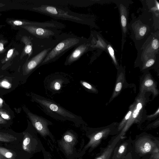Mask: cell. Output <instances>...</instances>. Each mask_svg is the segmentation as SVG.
Wrapping results in <instances>:
<instances>
[{"instance_id": "6da1fadb", "label": "cell", "mask_w": 159, "mask_h": 159, "mask_svg": "<svg viewBox=\"0 0 159 159\" xmlns=\"http://www.w3.org/2000/svg\"><path fill=\"white\" fill-rule=\"evenodd\" d=\"M32 99L45 114L55 119L70 121L75 124L84 123L81 117L70 112L50 99L35 94L32 95Z\"/></svg>"}, {"instance_id": "7a4b0ae2", "label": "cell", "mask_w": 159, "mask_h": 159, "mask_svg": "<svg viewBox=\"0 0 159 159\" xmlns=\"http://www.w3.org/2000/svg\"><path fill=\"white\" fill-rule=\"evenodd\" d=\"M32 10L55 19L69 20L83 25H88L89 23L86 15L72 12L57 5H39L33 7Z\"/></svg>"}, {"instance_id": "3957f363", "label": "cell", "mask_w": 159, "mask_h": 159, "mask_svg": "<svg viewBox=\"0 0 159 159\" xmlns=\"http://www.w3.org/2000/svg\"><path fill=\"white\" fill-rule=\"evenodd\" d=\"M86 39L73 35H67L52 47L40 66L55 61L69 50L78 45Z\"/></svg>"}, {"instance_id": "277c9868", "label": "cell", "mask_w": 159, "mask_h": 159, "mask_svg": "<svg viewBox=\"0 0 159 159\" xmlns=\"http://www.w3.org/2000/svg\"><path fill=\"white\" fill-rule=\"evenodd\" d=\"M159 141L148 135H144L139 137L136 140L134 148L136 153L140 155L152 153L153 150L159 148Z\"/></svg>"}, {"instance_id": "5b68a950", "label": "cell", "mask_w": 159, "mask_h": 159, "mask_svg": "<svg viewBox=\"0 0 159 159\" xmlns=\"http://www.w3.org/2000/svg\"><path fill=\"white\" fill-rule=\"evenodd\" d=\"M26 113L32 124L37 132L43 136L49 135L48 126L52 124V122L29 111H27Z\"/></svg>"}, {"instance_id": "8992f818", "label": "cell", "mask_w": 159, "mask_h": 159, "mask_svg": "<svg viewBox=\"0 0 159 159\" xmlns=\"http://www.w3.org/2000/svg\"><path fill=\"white\" fill-rule=\"evenodd\" d=\"M20 27L36 37L41 39L56 37L61 33V31L58 29L47 28L34 25H26Z\"/></svg>"}, {"instance_id": "52a82bcc", "label": "cell", "mask_w": 159, "mask_h": 159, "mask_svg": "<svg viewBox=\"0 0 159 159\" xmlns=\"http://www.w3.org/2000/svg\"><path fill=\"white\" fill-rule=\"evenodd\" d=\"M53 47L46 48L41 51L30 60L24 65L23 73L27 75L40 66L41 64Z\"/></svg>"}, {"instance_id": "ba28073f", "label": "cell", "mask_w": 159, "mask_h": 159, "mask_svg": "<svg viewBox=\"0 0 159 159\" xmlns=\"http://www.w3.org/2000/svg\"><path fill=\"white\" fill-rule=\"evenodd\" d=\"M112 129V127L108 126L96 130L89 135V141L84 149L89 148L93 149L97 147L102 139L111 134Z\"/></svg>"}, {"instance_id": "9c48e42d", "label": "cell", "mask_w": 159, "mask_h": 159, "mask_svg": "<svg viewBox=\"0 0 159 159\" xmlns=\"http://www.w3.org/2000/svg\"><path fill=\"white\" fill-rule=\"evenodd\" d=\"M91 44L89 40L86 39L75 47L73 50L67 56L64 63L65 66L70 65L78 60L90 49Z\"/></svg>"}, {"instance_id": "30bf717a", "label": "cell", "mask_w": 159, "mask_h": 159, "mask_svg": "<svg viewBox=\"0 0 159 159\" xmlns=\"http://www.w3.org/2000/svg\"><path fill=\"white\" fill-rule=\"evenodd\" d=\"M66 79L63 76L57 75L49 77L47 80L46 86L48 89L53 93H58L61 91Z\"/></svg>"}, {"instance_id": "8fae6325", "label": "cell", "mask_w": 159, "mask_h": 159, "mask_svg": "<svg viewBox=\"0 0 159 159\" xmlns=\"http://www.w3.org/2000/svg\"><path fill=\"white\" fill-rule=\"evenodd\" d=\"M121 139L120 133L113 137L106 147L102 150L99 154L95 159H110L116 146Z\"/></svg>"}, {"instance_id": "7c38bea8", "label": "cell", "mask_w": 159, "mask_h": 159, "mask_svg": "<svg viewBox=\"0 0 159 159\" xmlns=\"http://www.w3.org/2000/svg\"><path fill=\"white\" fill-rule=\"evenodd\" d=\"M76 140L75 136L70 131H67L63 136L60 144L67 155L72 154L73 147Z\"/></svg>"}, {"instance_id": "4fadbf2b", "label": "cell", "mask_w": 159, "mask_h": 159, "mask_svg": "<svg viewBox=\"0 0 159 159\" xmlns=\"http://www.w3.org/2000/svg\"><path fill=\"white\" fill-rule=\"evenodd\" d=\"M143 107L142 103L141 102H138L136 106L134 108L133 111L129 119L126 122L125 125L120 133L121 139L124 135L125 132L128 129L133 122L134 120L137 118Z\"/></svg>"}, {"instance_id": "5bb4252c", "label": "cell", "mask_w": 159, "mask_h": 159, "mask_svg": "<svg viewBox=\"0 0 159 159\" xmlns=\"http://www.w3.org/2000/svg\"><path fill=\"white\" fill-rule=\"evenodd\" d=\"M21 41L25 44V46L21 54L20 59H22L28 55L27 61L33 53V43L30 38L26 36H23L21 39Z\"/></svg>"}, {"instance_id": "9a60e30c", "label": "cell", "mask_w": 159, "mask_h": 159, "mask_svg": "<svg viewBox=\"0 0 159 159\" xmlns=\"http://www.w3.org/2000/svg\"><path fill=\"white\" fill-rule=\"evenodd\" d=\"M128 142H125L121 144L118 148L116 152L113 156L114 159H120L124 155L127 151Z\"/></svg>"}, {"instance_id": "2e32d148", "label": "cell", "mask_w": 159, "mask_h": 159, "mask_svg": "<svg viewBox=\"0 0 159 159\" xmlns=\"http://www.w3.org/2000/svg\"><path fill=\"white\" fill-rule=\"evenodd\" d=\"M23 135L24 136L22 144L23 149L24 151L30 152L31 149L30 134L27 132H25Z\"/></svg>"}, {"instance_id": "e0dca14e", "label": "cell", "mask_w": 159, "mask_h": 159, "mask_svg": "<svg viewBox=\"0 0 159 159\" xmlns=\"http://www.w3.org/2000/svg\"><path fill=\"white\" fill-rule=\"evenodd\" d=\"M19 52L15 48L9 49L4 57L1 60L2 64L5 63L12 60L16 56L18 55Z\"/></svg>"}, {"instance_id": "ac0fdd59", "label": "cell", "mask_w": 159, "mask_h": 159, "mask_svg": "<svg viewBox=\"0 0 159 159\" xmlns=\"http://www.w3.org/2000/svg\"><path fill=\"white\" fill-rule=\"evenodd\" d=\"M16 140L17 138L12 135L8 133L0 132V141L10 142Z\"/></svg>"}, {"instance_id": "d6986e66", "label": "cell", "mask_w": 159, "mask_h": 159, "mask_svg": "<svg viewBox=\"0 0 159 159\" xmlns=\"http://www.w3.org/2000/svg\"><path fill=\"white\" fill-rule=\"evenodd\" d=\"M32 21L24 20H8L7 23L13 27L30 25Z\"/></svg>"}, {"instance_id": "ffe728a7", "label": "cell", "mask_w": 159, "mask_h": 159, "mask_svg": "<svg viewBox=\"0 0 159 159\" xmlns=\"http://www.w3.org/2000/svg\"><path fill=\"white\" fill-rule=\"evenodd\" d=\"M134 108L133 106H132V107L127 112L124 119L122 120L118 128V131H120L123 129L126 122L130 117Z\"/></svg>"}, {"instance_id": "44dd1931", "label": "cell", "mask_w": 159, "mask_h": 159, "mask_svg": "<svg viewBox=\"0 0 159 159\" xmlns=\"http://www.w3.org/2000/svg\"><path fill=\"white\" fill-rule=\"evenodd\" d=\"M0 153L6 158L13 159L14 153L9 150L0 146Z\"/></svg>"}, {"instance_id": "7402d4cb", "label": "cell", "mask_w": 159, "mask_h": 159, "mask_svg": "<svg viewBox=\"0 0 159 159\" xmlns=\"http://www.w3.org/2000/svg\"><path fill=\"white\" fill-rule=\"evenodd\" d=\"M80 83L81 86L86 89L93 92L96 91V89L89 83L82 80H80Z\"/></svg>"}, {"instance_id": "603a6c76", "label": "cell", "mask_w": 159, "mask_h": 159, "mask_svg": "<svg viewBox=\"0 0 159 159\" xmlns=\"http://www.w3.org/2000/svg\"><path fill=\"white\" fill-rule=\"evenodd\" d=\"M120 20L121 25L123 30L125 32L126 30L127 25V17L124 14H123L121 11Z\"/></svg>"}, {"instance_id": "cb8c5ba5", "label": "cell", "mask_w": 159, "mask_h": 159, "mask_svg": "<svg viewBox=\"0 0 159 159\" xmlns=\"http://www.w3.org/2000/svg\"><path fill=\"white\" fill-rule=\"evenodd\" d=\"M108 51L113 60L115 64H117V61L115 56L114 51L112 47L110 45H108L107 46Z\"/></svg>"}, {"instance_id": "d4e9b609", "label": "cell", "mask_w": 159, "mask_h": 159, "mask_svg": "<svg viewBox=\"0 0 159 159\" xmlns=\"http://www.w3.org/2000/svg\"><path fill=\"white\" fill-rule=\"evenodd\" d=\"M0 86L5 89H9L11 87V84L6 80H4L0 82Z\"/></svg>"}, {"instance_id": "484cf974", "label": "cell", "mask_w": 159, "mask_h": 159, "mask_svg": "<svg viewBox=\"0 0 159 159\" xmlns=\"http://www.w3.org/2000/svg\"><path fill=\"white\" fill-rule=\"evenodd\" d=\"M7 42L6 40L1 39L0 40V54L5 52L6 49L4 48V44Z\"/></svg>"}, {"instance_id": "4316f807", "label": "cell", "mask_w": 159, "mask_h": 159, "mask_svg": "<svg viewBox=\"0 0 159 159\" xmlns=\"http://www.w3.org/2000/svg\"><path fill=\"white\" fill-rule=\"evenodd\" d=\"M0 115L4 120H9L10 119V117L8 114L2 110L0 109Z\"/></svg>"}, {"instance_id": "83f0119b", "label": "cell", "mask_w": 159, "mask_h": 159, "mask_svg": "<svg viewBox=\"0 0 159 159\" xmlns=\"http://www.w3.org/2000/svg\"><path fill=\"white\" fill-rule=\"evenodd\" d=\"M159 148H157L155 149L152 153V156L153 159H159Z\"/></svg>"}, {"instance_id": "f1b7e54d", "label": "cell", "mask_w": 159, "mask_h": 159, "mask_svg": "<svg viewBox=\"0 0 159 159\" xmlns=\"http://www.w3.org/2000/svg\"><path fill=\"white\" fill-rule=\"evenodd\" d=\"M159 41L157 39H154L152 43V48L155 49L156 50L158 49L159 48Z\"/></svg>"}, {"instance_id": "f546056e", "label": "cell", "mask_w": 159, "mask_h": 159, "mask_svg": "<svg viewBox=\"0 0 159 159\" xmlns=\"http://www.w3.org/2000/svg\"><path fill=\"white\" fill-rule=\"evenodd\" d=\"M147 30V28L145 26L141 27L139 30V34L140 36H143L145 35Z\"/></svg>"}, {"instance_id": "4dcf8cb0", "label": "cell", "mask_w": 159, "mask_h": 159, "mask_svg": "<svg viewBox=\"0 0 159 159\" xmlns=\"http://www.w3.org/2000/svg\"><path fill=\"white\" fill-rule=\"evenodd\" d=\"M122 83L121 82H119L116 84L115 91L117 93L120 92L122 88Z\"/></svg>"}, {"instance_id": "1f68e13d", "label": "cell", "mask_w": 159, "mask_h": 159, "mask_svg": "<svg viewBox=\"0 0 159 159\" xmlns=\"http://www.w3.org/2000/svg\"><path fill=\"white\" fill-rule=\"evenodd\" d=\"M153 84V80L151 79H148L146 80L144 83V85L147 87H149L152 86Z\"/></svg>"}, {"instance_id": "d6a6232c", "label": "cell", "mask_w": 159, "mask_h": 159, "mask_svg": "<svg viewBox=\"0 0 159 159\" xmlns=\"http://www.w3.org/2000/svg\"><path fill=\"white\" fill-rule=\"evenodd\" d=\"M155 61V60L152 59L148 60L145 63V66L147 67L151 66L154 64Z\"/></svg>"}, {"instance_id": "836d02e7", "label": "cell", "mask_w": 159, "mask_h": 159, "mask_svg": "<svg viewBox=\"0 0 159 159\" xmlns=\"http://www.w3.org/2000/svg\"><path fill=\"white\" fill-rule=\"evenodd\" d=\"M6 123V121L5 120L2 118L0 116V124H4Z\"/></svg>"}, {"instance_id": "e575fe53", "label": "cell", "mask_w": 159, "mask_h": 159, "mask_svg": "<svg viewBox=\"0 0 159 159\" xmlns=\"http://www.w3.org/2000/svg\"><path fill=\"white\" fill-rule=\"evenodd\" d=\"M3 102V100L1 98H0V107L2 106Z\"/></svg>"}, {"instance_id": "d590c367", "label": "cell", "mask_w": 159, "mask_h": 159, "mask_svg": "<svg viewBox=\"0 0 159 159\" xmlns=\"http://www.w3.org/2000/svg\"><path fill=\"white\" fill-rule=\"evenodd\" d=\"M0 159H6V158L5 157L0 153Z\"/></svg>"}, {"instance_id": "8d00e7d4", "label": "cell", "mask_w": 159, "mask_h": 159, "mask_svg": "<svg viewBox=\"0 0 159 159\" xmlns=\"http://www.w3.org/2000/svg\"><path fill=\"white\" fill-rule=\"evenodd\" d=\"M156 1V4L157 5V8L158 9V10L159 9V3L157 1Z\"/></svg>"}, {"instance_id": "74e56055", "label": "cell", "mask_w": 159, "mask_h": 159, "mask_svg": "<svg viewBox=\"0 0 159 159\" xmlns=\"http://www.w3.org/2000/svg\"><path fill=\"white\" fill-rule=\"evenodd\" d=\"M5 5V4L2 3H0V7H2Z\"/></svg>"}, {"instance_id": "f35d334b", "label": "cell", "mask_w": 159, "mask_h": 159, "mask_svg": "<svg viewBox=\"0 0 159 159\" xmlns=\"http://www.w3.org/2000/svg\"></svg>"}]
</instances>
